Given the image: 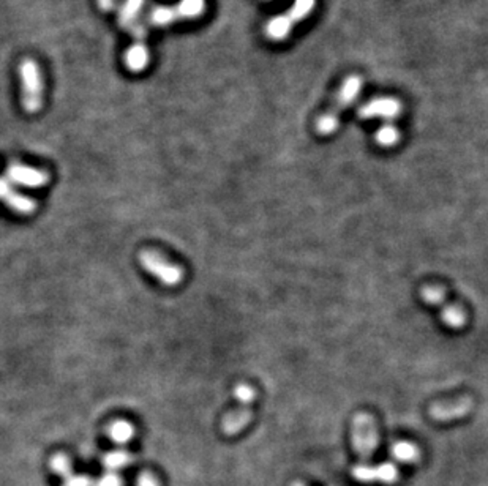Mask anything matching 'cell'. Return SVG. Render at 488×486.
Masks as SVG:
<instances>
[{"mask_svg":"<svg viewBox=\"0 0 488 486\" xmlns=\"http://www.w3.org/2000/svg\"><path fill=\"white\" fill-rule=\"evenodd\" d=\"M362 86L364 79L359 75H349L346 79L341 82L330 108L316 120V131H318V135L329 136L338 128L341 114L345 113L349 104H353L354 99L359 97L360 90H362Z\"/></svg>","mask_w":488,"mask_h":486,"instance_id":"1","label":"cell"},{"mask_svg":"<svg viewBox=\"0 0 488 486\" xmlns=\"http://www.w3.org/2000/svg\"><path fill=\"white\" fill-rule=\"evenodd\" d=\"M21 104L27 114H37L43 106L44 81L38 64L33 59H24L19 64Z\"/></svg>","mask_w":488,"mask_h":486,"instance_id":"2","label":"cell"},{"mask_svg":"<svg viewBox=\"0 0 488 486\" xmlns=\"http://www.w3.org/2000/svg\"><path fill=\"white\" fill-rule=\"evenodd\" d=\"M316 0H294L291 8L276 14L265 24V35L272 41H281L291 35L294 26L302 22L315 10Z\"/></svg>","mask_w":488,"mask_h":486,"instance_id":"3","label":"cell"},{"mask_svg":"<svg viewBox=\"0 0 488 486\" xmlns=\"http://www.w3.org/2000/svg\"><path fill=\"white\" fill-rule=\"evenodd\" d=\"M420 297H422L424 302L430 303V305L433 307H438V309H441V318L449 327L462 329L467 325L468 316L467 313H464V309H462V307L456 305V303L449 302L442 287L435 284H426L420 289Z\"/></svg>","mask_w":488,"mask_h":486,"instance_id":"4","label":"cell"},{"mask_svg":"<svg viewBox=\"0 0 488 486\" xmlns=\"http://www.w3.org/2000/svg\"><path fill=\"white\" fill-rule=\"evenodd\" d=\"M234 396L236 400L239 401L241 406L237 407L234 412L228 414V416L223 418V425H221V428H223V431L228 436H234L237 433H241V431L252 422L253 418L252 405L254 398H256V391H254L252 385L239 384L234 389Z\"/></svg>","mask_w":488,"mask_h":486,"instance_id":"5","label":"cell"},{"mask_svg":"<svg viewBox=\"0 0 488 486\" xmlns=\"http://www.w3.org/2000/svg\"><path fill=\"white\" fill-rule=\"evenodd\" d=\"M378 442L379 436L375 418L370 414H357L353 420V445L360 458L368 460L378 449Z\"/></svg>","mask_w":488,"mask_h":486,"instance_id":"6","label":"cell"},{"mask_svg":"<svg viewBox=\"0 0 488 486\" xmlns=\"http://www.w3.org/2000/svg\"><path fill=\"white\" fill-rule=\"evenodd\" d=\"M140 262L146 272L157 276L165 286H177L184 278L180 267L168 262L155 251H142L140 254Z\"/></svg>","mask_w":488,"mask_h":486,"instance_id":"7","label":"cell"},{"mask_svg":"<svg viewBox=\"0 0 488 486\" xmlns=\"http://www.w3.org/2000/svg\"><path fill=\"white\" fill-rule=\"evenodd\" d=\"M131 33L135 41L126 49L125 65L131 73H141V71L146 70L149 62H151V54H149L146 43H144V38H146V27H144L142 22H136V24L131 27Z\"/></svg>","mask_w":488,"mask_h":486,"instance_id":"8","label":"cell"},{"mask_svg":"<svg viewBox=\"0 0 488 486\" xmlns=\"http://www.w3.org/2000/svg\"><path fill=\"white\" fill-rule=\"evenodd\" d=\"M402 103L393 97H378L359 106V117L365 120L384 119L393 120L402 114Z\"/></svg>","mask_w":488,"mask_h":486,"instance_id":"9","label":"cell"},{"mask_svg":"<svg viewBox=\"0 0 488 486\" xmlns=\"http://www.w3.org/2000/svg\"><path fill=\"white\" fill-rule=\"evenodd\" d=\"M353 477L364 483L381 482L386 485H392L398 480V469L393 463L378 464V466H367L360 464L353 469Z\"/></svg>","mask_w":488,"mask_h":486,"instance_id":"10","label":"cell"},{"mask_svg":"<svg viewBox=\"0 0 488 486\" xmlns=\"http://www.w3.org/2000/svg\"><path fill=\"white\" fill-rule=\"evenodd\" d=\"M7 179L13 182L16 185L29 186V188H40L49 184V174L44 173L41 169L32 168V166H26L21 163H11L8 164Z\"/></svg>","mask_w":488,"mask_h":486,"instance_id":"11","label":"cell"},{"mask_svg":"<svg viewBox=\"0 0 488 486\" xmlns=\"http://www.w3.org/2000/svg\"><path fill=\"white\" fill-rule=\"evenodd\" d=\"M473 409V400L469 396H462L458 400L436 402L430 407V417L436 422H449V420L462 418L468 416Z\"/></svg>","mask_w":488,"mask_h":486,"instance_id":"12","label":"cell"},{"mask_svg":"<svg viewBox=\"0 0 488 486\" xmlns=\"http://www.w3.org/2000/svg\"><path fill=\"white\" fill-rule=\"evenodd\" d=\"M0 201H2L5 206L13 210L16 213L21 215H32L35 213L37 210V202L32 201L30 197L22 196L21 193H18L11 186L10 182L5 179H0Z\"/></svg>","mask_w":488,"mask_h":486,"instance_id":"13","label":"cell"},{"mask_svg":"<svg viewBox=\"0 0 488 486\" xmlns=\"http://www.w3.org/2000/svg\"><path fill=\"white\" fill-rule=\"evenodd\" d=\"M51 469L64 478V486H93L87 475H76L71 471V464L65 455H55L51 460Z\"/></svg>","mask_w":488,"mask_h":486,"instance_id":"14","label":"cell"},{"mask_svg":"<svg viewBox=\"0 0 488 486\" xmlns=\"http://www.w3.org/2000/svg\"><path fill=\"white\" fill-rule=\"evenodd\" d=\"M142 5L144 0H125L119 7V26L124 29H131L138 22Z\"/></svg>","mask_w":488,"mask_h":486,"instance_id":"15","label":"cell"},{"mask_svg":"<svg viewBox=\"0 0 488 486\" xmlns=\"http://www.w3.org/2000/svg\"><path fill=\"white\" fill-rule=\"evenodd\" d=\"M173 8L177 21L196 19L206 11V0H180Z\"/></svg>","mask_w":488,"mask_h":486,"instance_id":"16","label":"cell"},{"mask_svg":"<svg viewBox=\"0 0 488 486\" xmlns=\"http://www.w3.org/2000/svg\"><path fill=\"white\" fill-rule=\"evenodd\" d=\"M108 436L115 444L124 445L135 436V428H133L131 423L125 422V420H118V422L111 423L108 427Z\"/></svg>","mask_w":488,"mask_h":486,"instance_id":"17","label":"cell"},{"mask_svg":"<svg viewBox=\"0 0 488 486\" xmlns=\"http://www.w3.org/2000/svg\"><path fill=\"white\" fill-rule=\"evenodd\" d=\"M391 451L392 456L402 463H417L420 460V450L411 442H395Z\"/></svg>","mask_w":488,"mask_h":486,"instance_id":"18","label":"cell"},{"mask_svg":"<svg viewBox=\"0 0 488 486\" xmlns=\"http://www.w3.org/2000/svg\"><path fill=\"white\" fill-rule=\"evenodd\" d=\"M131 461H133V456L125 450H114L111 453H106V455L103 456V466L108 469V472H114V474L115 471H120V469L129 466Z\"/></svg>","mask_w":488,"mask_h":486,"instance_id":"19","label":"cell"},{"mask_svg":"<svg viewBox=\"0 0 488 486\" xmlns=\"http://www.w3.org/2000/svg\"><path fill=\"white\" fill-rule=\"evenodd\" d=\"M375 141L378 142V146L381 147H393L398 141H400V131H398L395 125L384 124L378 131H376Z\"/></svg>","mask_w":488,"mask_h":486,"instance_id":"20","label":"cell"},{"mask_svg":"<svg viewBox=\"0 0 488 486\" xmlns=\"http://www.w3.org/2000/svg\"><path fill=\"white\" fill-rule=\"evenodd\" d=\"M97 486H124V485H122V480L119 478L118 474L108 472L102 480H100Z\"/></svg>","mask_w":488,"mask_h":486,"instance_id":"21","label":"cell"},{"mask_svg":"<svg viewBox=\"0 0 488 486\" xmlns=\"http://www.w3.org/2000/svg\"><path fill=\"white\" fill-rule=\"evenodd\" d=\"M138 486H160V483L152 474L144 472V474H141V477L138 478Z\"/></svg>","mask_w":488,"mask_h":486,"instance_id":"22","label":"cell"},{"mask_svg":"<svg viewBox=\"0 0 488 486\" xmlns=\"http://www.w3.org/2000/svg\"><path fill=\"white\" fill-rule=\"evenodd\" d=\"M97 3L100 10L106 11V13L108 11L115 10V7H118V0H97Z\"/></svg>","mask_w":488,"mask_h":486,"instance_id":"23","label":"cell"},{"mask_svg":"<svg viewBox=\"0 0 488 486\" xmlns=\"http://www.w3.org/2000/svg\"><path fill=\"white\" fill-rule=\"evenodd\" d=\"M292 486H305L303 483H301V482H296V483H294Z\"/></svg>","mask_w":488,"mask_h":486,"instance_id":"24","label":"cell"}]
</instances>
